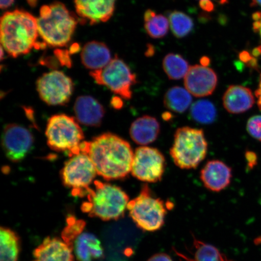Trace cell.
Segmentation results:
<instances>
[{
  "mask_svg": "<svg viewBox=\"0 0 261 261\" xmlns=\"http://www.w3.org/2000/svg\"><path fill=\"white\" fill-rule=\"evenodd\" d=\"M32 134L25 127L16 123L5 126L2 133L3 151L9 161L19 162L28 155L34 144Z\"/></svg>",
  "mask_w": 261,
  "mask_h": 261,
  "instance_id": "7c38bea8",
  "label": "cell"
},
{
  "mask_svg": "<svg viewBox=\"0 0 261 261\" xmlns=\"http://www.w3.org/2000/svg\"><path fill=\"white\" fill-rule=\"evenodd\" d=\"M81 59L84 66L92 71L102 69L113 58L109 48L105 43L93 41L84 45Z\"/></svg>",
  "mask_w": 261,
  "mask_h": 261,
  "instance_id": "ffe728a7",
  "label": "cell"
},
{
  "mask_svg": "<svg viewBox=\"0 0 261 261\" xmlns=\"http://www.w3.org/2000/svg\"><path fill=\"white\" fill-rule=\"evenodd\" d=\"M0 237L1 261H17L21 248L18 234L11 228L2 227Z\"/></svg>",
  "mask_w": 261,
  "mask_h": 261,
  "instance_id": "603a6c76",
  "label": "cell"
},
{
  "mask_svg": "<svg viewBox=\"0 0 261 261\" xmlns=\"http://www.w3.org/2000/svg\"><path fill=\"white\" fill-rule=\"evenodd\" d=\"M73 250L78 261H94L103 257L100 241L92 233H83L74 244Z\"/></svg>",
  "mask_w": 261,
  "mask_h": 261,
  "instance_id": "44dd1931",
  "label": "cell"
},
{
  "mask_svg": "<svg viewBox=\"0 0 261 261\" xmlns=\"http://www.w3.org/2000/svg\"><path fill=\"white\" fill-rule=\"evenodd\" d=\"M217 84L218 76L215 71L200 65L190 67L185 77L186 89L196 97L211 95Z\"/></svg>",
  "mask_w": 261,
  "mask_h": 261,
  "instance_id": "4fadbf2b",
  "label": "cell"
},
{
  "mask_svg": "<svg viewBox=\"0 0 261 261\" xmlns=\"http://www.w3.org/2000/svg\"><path fill=\"white\" fill-rule=\"evenodd\" d=\"M47 145L55 151L67 152L70 156L80 153L84 135L80 124L65 114L52 116L45 130Z\"/></svg>",
  "mask_w": 261,
  "mask_h": 261,
  "instance_id": "52a82bcc",
  "label": "cell"
},
{
  "mask_svg": "<svg viewBox=\"0 0 261 261\" xmlns=\"http://www.w3.org/2000/svg\"><path fill=\"white\" fill-rule=\"evenodd\" d=\"M207 148L203 129L182 126L176 130L170 155L178 168L195 169L206 156Z\"/></svg>",
  "mask_w": 261,
  "mask_h": 261,
  "instance_id": "5b68a950",
  "label": "cell"
},
{
  "mask_svg": "<svg viewBox=\"0 0 261 261\" xmlns=\"http://www.w3.org/2000/svg\"><path fill=\"white\" fill-rule=\"evenodd\" d=\"M96 83L105 86L124 99L132 97V88L137 83L136 75L117 55L102 69L90 71Z\"/></svg>",
  "mask_w": 261,
  "mask_h": 261,
  "instance_id": "9c48e42d",
  "label": "cell"
},
{
  "mask_svg": "<svg viewBox=\"0 0 261 261\" xmlns=\"http://www.w3.org/2000/svg\"><path fill=\"white\" fill-rule=\"evenodd\" d=\"M86 226V223L84 220L77 219L73 216L68 217L66 226L62 231V240L73 250L75 241L83 233Z\"/></svg>",
  "mask_w": 261,
  "mask_h": 261,
  "instance_id": "f1b7e54d",
  "label": "cell"
},
{
  "mask_svg": "<svg viewBox=\"0 0 261 261\" xmlns=\"http://www.w3.org/2000/svg\"><path fill=\"white\" fill-rule=\"evenodd\" d=\"M252 18L254 21L253 24V31L259 34L261 40V12L254 13Z\"/></svg>",
  "mask_w": 261,
  "mask_h": 261,
  "instance_id": "4dcf8cb0",
  "label": "cell"
},
{
  "mask_svg": "<svg viewBox=\"0 0 261 261\" xmlns=\"http://www.w3.org/2000/svg\"><path fill=\"white\" fill-rule=\"evenodd\" d=\"M200 63L201 65L204 67H207L210 64V59L206 57H204L201 59Z\"/></svg>",
  "mask_w": 261,
  "mask_h": 261,
  "instance_id": "74e56055",
  "label": "cell"
},
{
  "mask_svg": "<svg viewBox=\"0 0 261 261\" xmlns=\"http://www.w3.org/2000/svg\"><path fill=\"white\" fill-rule=\"evenodd\" d=\"M37 19L39 36L45 44L52 47L67 45L77 24L76 16L59 2L42 6Z\"/></svg>",
  "mask_w": 261,
  "mask_h": 261,
  "instance_id": "3957f363",
  "label": "cell"
},
{
  "mask_svg": "<svg viewBox=\"0 0 261 261\" xmlns=\"http://www.w3.org/2000/svg\"><path fill=\"white\" fill-rule=\"evenodd\" d=\"M167 208L161 198L155 197L148 185H143L138 197L129 201V215L140 229L154 232L165 224Z\"/></svg>",
  "mask_w": 261,
  "mask_h": 261,
  "instance_id": "8992f818",
  "label": "cell"
},
{
  "mask_svg": "<svg viewBox=\"0 0 261 261\" xmlns=\"http://www.w3.org/2000/svg\"><path fill=\"white\" fill-rule=\"evenodd\" d=\"M145 31L150 37L162 38L167 35L169 21L164 15L156 14L151 9L147 10L144 15Z\"/></svg>",
  "mask_w": 261,
  "mask_h": 261,
  "instance_id": "d4e9b609",
  "label": "cell"
},
{
  "mask_svg": "<svg viewBox=\"0 0 261 261\" xmlns=\"http://www.w3.org/2000/svg\"><path fill=\"white\" fill-rule=\"evenodd\" d=\"M37 19L30 13L16 9L5 13L0 24L2 47L13 58L29 53L37 45Z\"/></svg>",
  "mask_w": 261,
  "mask_h": 261,
  "instance_id": "7a4b0ae2",
  "label": "cell"
},
{
  "mask_svg": "<svg viewBox=\"0 0 261 261\" xmlns=\"http://www.w3.org/2000/svg\"><path fill=\"white\" fill-rule=\"evenodd\" d=\"M15 0H1L0 2V6H1L2 9H6L11 6L14 3Z\"/></svg>",
  "mask_w": 261,
  "mask_h": 261,
  "instance_id": "8d00e7d4",
  "label": "cell"
},
{
  "mask_svg": "<svg viewBox=\"0 0 261 261\" xmlns=\"http://www.w3.org/2000/svg\"><path fill=\"white\" fill-rule=\"evenodd\" d=\"M68 52H65L63 50H57V53L56 55L59 59L60 60L61 63H63V64H65L67 65L71 64L70 58L68 57Z\"/></svg>",
  "mask_w": 261,
  "mask_h": 261,
  "instance_id": "e575fe53",
  "label": "cell"
},
{
  "mask_svg": "<svg viewBox=\"0 0 261 261\" xmlns=\"http://www.w3.org/2000/svg\"><path fill=\"white\" fill-rule=\"evenodd\" d=\"M247 130L254 139L261 142V116H254L248 120Z\"/></svg>",
  "mask_w": 261,
  "mask_h": 261,
  "instance_id": "f546056e",
  "label": "cell"
},
{
  "mask_svg": "<svg viewBox=\"0 0 261 261\" xmlns=\"http://www.w3.org/2000/svg\"><path fill=\"white\" fill-rule=\"evenodd\" d=\"M169 19L173 34L177 38L187 37L193 30V20L184 12L173 11L169 14Z\"/></svg>",
  "mask_w": 261,
  "mask_h": 261,
  "instance_id": "83f0119b",
  "label": "cell"
},
{
  "mask_svg": "<svg viewBox=\"0 0 261 261\" xmlns=\"http://www.w3.org/2000/svg\"><path fill=\"white\" fill-rule=\"evenodd\" d=\"M255 96L257 98V105L261 111V73L260 75L258 88L255 91Z\"/></svg>",
  "mask_w": 261,
  "mask_h": 261,
  "instance_id": "d590c367",
  "label": "cell"
},
{
  "mask_svg": "<svg viewBox=\"0 0 261 261\" xmlns=\"http://www.w3.org/2000/svg\"><path fill=\"white\" fill-rule=\"evenodd\" d=\"M97 174L95 166L90 156L80 152L70 156L65 163L61 172L65 187L70 189L74 197H87Z\"/></svg>",
  "mask_w": 261,
  "mask_h": 261,
  "instance_id": "ba28073f",
  "label": "cell"
},
{
  "mask_svg": "<svg viewBox=\"0 0 261 261\" xmlns=\"http://www.w3.org/2000/svg\"><path fill=\"white\" fill-rule=\"evenodd\" d=\"M114 104V107L116 108V109H119V108L122 107V101L121 99L120 98L116 97L115 102H113Z\"/></svg>",
  "mask_w": 261,
  "mask_h": 261,
  "instance_id": "f35d334b",
  "label": "cell"
},
{
  "mask_svg": "<svg viewBox=\"0 0 261 261\" xmlns=\"http://www.w3.org/2000/svg\"><path fill=\"white\" fill-rule=\"evenodd\" d=\"M36 86L41 100L52 106L66 105L74 90L73 81L63 71L58 70L42 74Z\"/></svg>",
  "mask_w": 261,
  "mask_h": 261,
  "instance_id": "30bf717a",
  "label": "cell"
},
{
  "mask_svg": "<svg viewBox=\"0 0 261 261\" xmlns=\"http://www.w3.org/2000/svg\"><path fill=\"white\" fill-rule=\"evenodd\" d=\"M250 5L252 7L261 8V0H252Z\"/></svg>",
  "mask_w": 261,
  "mask_h": 261,
  "instance_id": "ab89813d",
  "label": "cell"
},
{
  "mask_svg": "<svg viewBox=\"0 0 261 261\" xmlns=\"http://www.w3.org/2000/svg\"><path fill=\"white\" fill-rule=\"evenodd\" d=\"M166 159L158 149L142 146L136 149L132 164L134 177L145 182L161 181L165 174Z\"/></svg>",
  "mask_w": 261,
  "mask_h": 261,
  "instance_id": "8fae6325",
  "label": "cell"
},
{
  "mask_svg": "<svg viewBox=\"0 0 261 261\" xmlns=\"http://www.w3.org/2000/svg\"><path fill=\"white\" fill-rule=\"evenodd\" d=\"M94 188H90L87 201L81 205L84 213L91 218L103 221L119 220L125 215L129 197L117 186L94 180Z\"/></svg>",
  "mask_w": 261,
  "mask_h": 261,
  "instance_id": "277c9868",
  "label": "cell"
},
{
  "mask_svg": "<svg viewBox=\"0 0 261 261\" xmlns=\"http://www.w3.org/2000/svg\"><path fill=\"white\" fill-rule=\"evenodd\" d=\"M80 152L90 156L97 175L107 181L125 178L132 172L135 152L128 142L114 134L103 133L84 141Z\"/></svg>",
  "mask_w": 261,
  "mask_h": 261,
  "instance_id": "6da1fadb",
  "label": "cell"
},
{
  "mask_svg": "<svg viewBox=\"0 0 261 261\" xmlns=\"http://www.w3.org/2000/svg\"><path fill=\"white\" fill-rule=\"evenodd\" d=\"M190 113L194 121L204 125L213 123L217 116L216 108L208 100H198L192 104Z\"/></svg>",
  "mask_w": 261,
  "mask_h": 261,
  "instance_id": "4316f807",
  "label": "cell"
},
{
  "mask_svg": "<svg viewBox=\"0 0 261 261\" xmlns=\"http://www.w3.org/2000/svg\"><path fill=\"white\" fill-rule=\"evenodd\" d=\"M74 112L77 122L86 126H99L105 115L102 104L90 96L78 97L75 100Z\"/></svg>",
  "mask_w": 261,
  "mask_h": 261,
  "instance_id": "2e32d148",
  "label": "cell"
},
{
  "mask_svg": "<svg viewBox=\"0 0 261 261\" xmlns=\"http://www.w3.org/2000/svg\"><path fill=\"white\" fill-rule=\"evenodd\" d=\"M215 1L219 3L221 5L226 4L228 3V0H215Z\"/></svg>",
  "mask_w": 261,
  "mask_h": 261,
  "instance_id": "60d3db41",
  "label": "cell"
},
{
  "mask_svg": "<svg viewBox=\"0 0 261 261\" xmlns=\"http://www.w3.org/2000/svg\"><path fill=\"white\" fill-rule=\"evenodd\" d=\"M73 250L58 238H45L34 251L32 261H74Z\"/></svg>",
  "mask_w": 261,
  "mask_h": 261,
  "instance_id": "e0dca14e",
  "label": "cell"
},
{
  "mask_svg": "<svg viewBox=\"0 0 261 261\" xmlns=\"http://www.w3.org/2000/svg\"><path fill=\"white\" fill-rule=\"evenodd\" d=\"M163 67L165 72L172 80H178L185 77L188 72V62L181 55L169 54L163 61Z\"/></svg>",
  "mask_w": 261,
  "mask_h": 261,
  "instance_id": "484cf974",
  "label": "cell"
},
{
  "mask_svg": "<svg viewBox=\"0 0 261 261\" xmlns=\"http://www.w3.org/2000/svg\"><path fill=\"white\" fill-rule=\"evenodd\" d=\"M255 100L249 88L238 85L228 87L223 97L224 109L231 114H241L252 108Z\"/></svg>",
  "mask_w": 261,
  "mask_h": 261,
  "instance_id": "ac0fdd59",
  "label": "cell"
},
{
  "mask_svg": "<svg viewBox=\"0 0 261 261\" xmlns=\"http://www.w3.org/2000/svg\"><path fill=\"white\" fill-rule=\"evenodd\" d=\"M191 255L175 251L180 261H232L212 245L203 242L194 237Z\"/></svg>",
  "mask_w": 261,
  "mask_h": 261,
  "instance_id": "7402d4cb",
  "label": "cell"
},
{
  "mask_svg": "<svg viewBox=\"0 0 261 261\" xmlns=\"http://www.w3.org/2000/svg\"><path fill=\"white\" fill-rule=\"evenodd\" d=\"M246 161L247 162L248 168L253 169L254 166L257 165V156L255 152L251 151H247L246 154Z\"/></svg>",
  "mask_w": 261,
  "mask_h": 261,
  "instance_id": "1f68e13d",
  "label": "cell"
},
{
  "mask_svg": "<svg viewBox=\"0 0 261 261\" xmlns=\"http://www.w3.org/2000/svg\"><path fill=\"white\" fill-rule=\"evenodd\" d=\"M161 133V123L154 117L145 115L139 117L130 125V138L137 144L146 146L154 142Z\"/></svg>",
  "mask_w": 261,
  "mask_h": 261,
  "instance_id": "d6986e66",
  "label": "cell"
},
{
  "mask_svg": "<svg viewBox=\"0 0 261 261\" xmlns=\"http://www.w3.org/2000/svg\"><path fill=\"white\" fill-rule=\"evenodd\" d=\"M199 5L202 9L207 12L213 11L215 6L212 0H200Z\"/></svg>",
  "mask_w": 261,
  "mask_h": 261,
  "instance_id": "836d02e7",
  "label": "cell"
},
{
  "mask_svg": "<svg viewBox=\"0 0 261 261\" xmlns=\"http://www.w3.org/2000/svg\"><path fill=\"white\" fill-rule=\"evenodd\" d=\"M116 0H74L78 16L91 25L106 22L112 18Z\"/></svg>",
  "mask_w": 261,
  "mask_h": 261,
  "instance_id": "5bb4252c",
  "label": "cell"
},
{
  "mask_svg": "<svg viewBox=\"0 0 261 261\" xmlns=\"http://www.w3.org/2000/svg\"><path fill=\"white\" fill-rule=\"evenodd\" d=\"M147 261H173L170 256L165 253H159L150 257Z\"/></svg>",
  "mask_w": 261,
  "mask_h": 261,
  "instance_id": "d6a6232c",
  "label": "cell"
},
{
  "mask_svg": "<svg viewBox=\"0 0 261 261\" xmlns=\"http://www.w3.org/2000/svg\"><path fill=\"white\" fill-rule=\"evenodd\" d=\"M192 94L180 87H173L165 94L164 105L166 109L176 113H184L191 106Z\"/></svg>",
  "mask_w": 261,
  "mask_h": 261,
  "instance_id": "cb8c5ba5",
  "label": "cell"
},
{
  "mask_svg": "<svg viewBox=\"0 0 261 261\" xmlns=\"http://www.w3.org/2000/svg\"><path fill=\"white\" fill-rule=\"evenodd\" d=\"M232 171L226 163L218 160L207 162L200 172L204 187L212 192H219L230 185Z\"/></svg>",
  "mask_w": 261,
  "mask_h": 261,
  "instance_id": "9a60e30c",
  "label": "cell"
}]
</instances>
